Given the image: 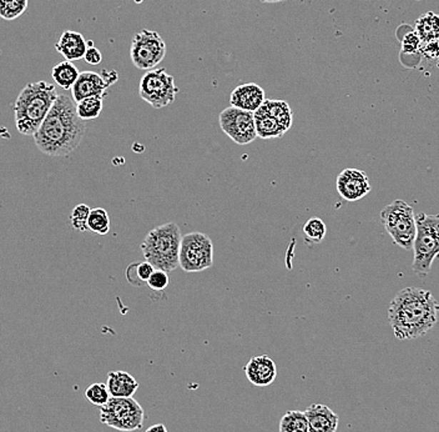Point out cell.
<instances>
[{
    "instance_id": "cell-1",
    "label": "cell",
    "mask_w": 439,
    "mask_h": 432,
    "mask_svg": "<svg viewBox=\"0 0 439 432\" xmlns=\"http://www.w3.org/2000/svg\"><path fill=\"white\" fill-rule=\"evenodd\" d=\"M85 133L86 126L76 113V103L71 96L61 94L33 138L43 154L56 158L78 149Z\"/></svg>"
},
{
    "instance_id": "cell-2",
    "label": "cell",
    "mask_w": 439,
    "mask_h": 432,
    "mask_svg": "<svg viewBox=\"0 0 439 432\" xmlns=\"http://www.w3.org/2000/svg\"><path fill=\"white\" fill-rule=\"evenodd\" d=\"M439 303L425 288H408L395 293L388 306V321L398 340H413L430 333L438 321Z\"/></svg>"
},
{
    "instance_id": "cell-3",
    "label": "cell",
    "mask_w": 439,
    "mask_h": 432,
    "mask_svg": "<svg viewBox=\"0 0 439 432\" xmlns=\"http://www.w3.org/2000/svg\"><path fill=\"white\" fill-rule=\"evenodd\" d=\"M58 96L54 85L43 80L25 85L13 105L15 126L20 134L34 136Z\"/></svg>"
},
{
    "instance_id": "cell-4",
    "label": "cell",
    "mask_w": 439,
    "mask_h": 432,
    "mask_svg": "<svg viewBox=\"0 0 439 432\" xmlns=\"http://www.w3.org/2000/svg\"><path fill=\"white\" fill-rule=\"evenodd\" d=\"M181 240L183 235L178 223H168L156 226L146 233L141 243L143 258L153 268L171 273L178 268Z\"/></svg>"
},
{
    "instance_id": "cell-5",
    "label": "cell",
    "mask_w": 439,
    "mask_h": 432,
    "mask_svg": "<svg viewBox=\"0 0 439 432\" xmlns=\"http://www.w3.org/2000/svg\"><path fill=\"white\" fill-rule=\"evenodd\" d=\"M415 233L412 268L417 275H428L432 263L439 256V215L420 213L415 216Z\"/></svg>"
},
{
    "instance_id": "cell-6",
    "label": "cell",
    "mask_w": 439,
    "mask_h": 432,
    "mask_svg": "<svg viewBox=\"0 0 439 432\" xmlns=\"http://www.w3.org/2000/svg\"><path fill=\"white\" fill-rule=\"evenodd\" d=\"M380 223L393 243L405 250H413L417 223L415 211L403 200H395L380 211Z\"/></svg>"
},
{
    "instance_id": "cell-7",
    "label": "cell",
    "mask_w": 439,
    "mask_h": 432,
    "mask_svg": "<svg viewBox=\"0 0 439 432\" xmlns=\"http://www.w3.org/2000/svg\"><path fill=\"white\" fill-rule=\"evenodd\" d=\"M143 418V408L133 398H110L108 403L100 408V421L118 431L140 430Z\"/></svg>"
},
{
    "instance_id": "cell-8",
    "label": "cell",
    "mask_w": 439,
    "mask_h": 432,
    "mask_svg": "<svg viewBox=\"0 0 439 432\" xmlns=\"http://www.w3.org/2000/svg\"><path fill=\"white\" fill-rule=\"evenodd\" d=\"M213 265V243L208 235L198 231L183 236L178 266L186 273H200Z\"/></svg>"
},
{
    "instance_id": "cell-9",
    "label": "cell",
    "mask_w": 439,
    "mask_h": 432,
    "mask_svg": "<svg viewBox=\"0 0 439 432\" xmlns=\"http://www.w3.org/2000/svg\"><path fill=\"white\" fill-rule=\"evenodd\" d=\"M138 94L153 109H163L175 101L178 88L173 75L168 74L166 69L158 68L143 75L138 85Z\"/></svg>"
},
{
    "instance_id": "cell-10",
    "label": "cell",
    "mask_w": 439,
    "mask_h": 432,
    "mask_svg": "<svg viewBox=\"0 0 439 432\" xmlns=\"http://www.w3.org/2000/svg\"><path fill=\"white\" fill-rule=\"evenodd\" d=\"M165 56L166 44L158 31L145 29L135 34L130 48V58L138 69H155Z\"/></svg>"
},
{
    "instance_id": "cell-11",
    "label": "cell",
    "mask_w": 439,
    "mask_h": 432,
    "mask_svg": "<svg viewBox=\"0 0 439 432\" xmlns=\"http://www.w3.org/2000/svg\"><path fill=\"white\" fill-rule=\"evenodd\" d=\"M218 121L222 131L237 145L251 144L257 139L255 114L251 111L230 106L222 110Z\"/></svg>"
},
{
    "instance_id": "cell-12",
    "label": "cell",
    "mask_w": 439,
    "mask_h": 432,
    "mask_svg": "<svg viewBox=\"0 0 439 432\" xmlns=\"http://www.w3.org/2000/svg\"><path fill=\"white\" fill-rule=\"evenodd\" d=\"M338 194L347 201L363 199L372 190L370 179L365 171L360 169H345L337 176L335 181Z\"/></svg>"
},
{
    "instance_id": "cell-13",
    "label": "cell",
    "mask_w": 439,
    "mask_h": 432,
    "mask_svg": "<svg viewBox=\"0 0 439 432\" xmlns=\"http://www.w3.org/2000/svg\"><path fill=\"white\" fill-rule=\"evenodd\" d=\"M110 84L104 76L95 71H83L80 73L74 86L71 88V98L75 103L91 96L104 98Z\"/></svg>"
},
{
    "instance_id": "cell-14",
    "label": "cell",
    "mask_w": 439,
    "mask_h": 432,
    "mask_svg": "<svg viewBox=\"0 0 439 432\" xmlns=\"http://www.w3.org/2000/svg\"><path fill=\"white\" fill-rule=\"evenodd\" d=\"M246 378L253 386L266 388L276 380V363L267 355H260L253 358L243 368Z\"/></svg>"
},
{
    "instance_id": "cell-15",
    "label": "cell",
    "mask_w": 439,
    "mask_h": 432,
    "mask_svg": "<svg viewBox=\"0 0 439 432\" xmlns=\"http://www.w3.org/2000/svg\"><path fill=\"white\" fill-rule=\"evenodd\" d=\"M265 100H266L265 90L262 89L260 85L248 83V84L238 85L236 89H233L230 96V104L238 109L256 113L265 103Z\"/></svg>"
},
{
    "instance_id": "cell-16",
    "label": "cell",
    "mask_w": 439,
    "mask_h": 432,
    "mask_svg": "<svg viewBox=\"0 0 439 432\" xmlns=\"http://www.w3.org/2000/svg\"><path fill=\"white\" fill-rule=\"evenodd\" d=\"M308 432H335L340 418L326 405L313 403L306 411Z\"/></svg>"
},
{
    "instance_id": "cell-17",
    "label": "cell",
    "mask_w": 439,
    "mask_h": 432,
    "mask_svg": "<svg viewBox=\"0 0 439 432\" xmlns=\"http://www.w3.org/2000/svg\"><path fill=\"white\" fill-rule=\"evenodd\" d=\"M55 49L64 56L68 61L84 59L85 53L88 50V41L83 34L73 30H66L59 41L55 44Z\"/></svg>"
},
{
    "instance_id": "cell-18",
    "label": "cell",
    "mask_w": 439,
    "mask_h": 432,
    "mask_svg": "<svg viewBox=\"0 0 439 432\" xmlns=\"http://www.w3.org/2000/svg\"><path fill=\"white\" fill-rule=\"evenodd\" d=\"M106 386L111 398H133L138 391V383L126 371H110Z\"/></svg>"
},
{
    "instance_id": "cell-19",
    "label": "cell",
    "mask_w": 439,
    "mask_h": 432,
    "mask_svg": "<svg viewBox=\"0 0 439 432\" xmlns=\"http://www.w3.org/2000/svg\"><path fill=\"white\" fill-rule=\"evenodd\" d=\"M258 113L268 115L272 119L277 120L283 129L288 131L291 129L293 123V114H292L290 105L285 100H265L261 108L257 110Z\"/></svg>"
},
{
    "instance_id": "cell-20",
    "label": "cell",
    "mask_w": 439,
    "mask_h": 432,
    "mask_svg": "<svg viewBox=\"0 0 439 432\" xmlns=\"http://www.w3.org/2000/svg\"><path fill=\"white\" fill-rule=\"evenodd\" d=\"M255 114V124H256L257 138L261 139H276L282 138L286 134V130L282 128L277 120L272 119L268 115L262 113H253Z\"/></svg>"
},
{
    "instance_id": "cell-21",
    "label": "cell",
    "mask_w": 439,
    "mask_h": 432,
    "mask_svg": "<svg viewBox=\"0 0 439 432\" xmlns=\"http://www.w3.org/2000/svg\"><path fill=\"white\" fill-rule=\"evenodd\" d=\"M80 71L71 61H61L55 65L51 70V76L55 83L64 90H71L76 80L79 78Z\"/></svg>"
},
{
    "instance_id": "cell-22",
    "label": "cell",
    "mask_w": 439,
    "mask_h": 432,
    "mask_svg": "<svg viewBox=\"0 0 439 432\" xmlns=\"http://www.w3.org/2000/svg\"><path fill=\"white\" fill-rule=\"evenodd\" d=\"M415 31L420 40L425 43H435L439 40V15L427 13L420 16L415 23Z\"/></svg>"
},
{
    "instance_id": "cell-23",
    "label": "cell",
    "mask_w": 439,
    "mask_h": 432,
    "mask_svg": "<svg viewBox=\"0 0 439 432\" xmlns=\"http://www.w3.org/2000/svg\"><path fill=\"white\" fill-rule=\"evenodd\" d=\"M280 432H308V420L302 411H288L280 421Z\"/></svg>"
},
{
    "instance_id": "cell-24",
    "label": "cell",
    "mask_w": 439,
    "mask_h": 432,
    "mask_svg": "<svg viewBox=\"0 0 439 432\" xmlns=\"http://www.w3.org/2000/svg\"><path fill=\"white\" fill-rule=\"evenodd\" d=\"M103 110V98L91 96L76 103V113L79 118L84 121L99 118L100 113Z\"/></svg>"
},
{
    "instance_id": "cell-25",
    "label": "cell",
    "mask_w": 439,
    "mask_h": 432,
    "mask_svg": "<svg viewBox=\"0 0 439 432\" xmlns=\"http://www.w3.org/2000/svg\"><path fill=\"white\" fill-rule=\"evenodd\" d=\"M326 223H323L320 218H311L307 220L306 223L303 225L305 240L310 245L322 243V240L326 236Z\"/></svg>"
},
{
    "instance_id": "cell-26",
    "label": "cell",
    "mask_w": 439,
    "mask_h": 432,
    "mask_svg": "<svg viewBox=\"0 0 439 432\" xmlns=\"http://www.w3.org/2000/svg\"><path fill=\"white\" fill-rule=\"evenodd\" d=\"M88 226L93 233L105 236L110 231V218L106 210L103 208L91 209L88 220Z\"/></svg>"
},
{
    "instance_id": "cell-27",
    "label": "cell",
    "mask_w": 439,
    "mask_h": 432,
    "mask_svg": "<svg viewBox=\"0 0 439 432\" xmlns=\"http://www.w3.org/2000/svg\"><path fill=\"white\" fill-rule=\"evenodd\" d=\"M29 0H0V18L14 20L24 14L28 9Z\"/></svg>"
},
{
    "instance_id": "cell-28",
    "label": "cell",
    "mask_w": 439,
    "mask_h": 432,
    "mask_svg": "<svg viewBox=\"0 0 439 432\" xmlns=\"http://www.w3.org/2000/svg\"><path fill=\"white\" fill-rule=\"evenodd\" d=\"M85 398H86V400H89L90 403H93L94 406L101 408V406L108 403L111 396H110L106 383H93V385H90L89 388H86Z\"/></svg>"
},
{
    "instance_id": "cell-29",
    "label": "cell",
    "mask_w": 439,
    "mask_h": 432,
    "mask_svg": "<svg viewBox=\"0 0 439 432\" xmlns=\"http://www.w3.org/2000/svg\"><path fill=\"white\" fill-rule=\"evenodd\" d=\"M90 209L88 205L79 204L75 206L73 211H71V216H70V223L71 226L78 230V231H86L89 230L88 226V220H89Z\"/></svg>"
},
{
    "instance_id": "cell-30",
    "label": "cell",
    "mask_w": 439,
    "mask_h": 432,
    "mask_svg": "<svg viewBox=\"0 0 439 432\" xmlns=\"http://www.w3.org/2000/svg\"><path fill=\"white\" fill-rule=\"evenodd\" d=\"M146 283H148V288L153 290V291H163V290H165L168 286V273L163 271V270L155 268V271L150 276Z\"/></svg>"
},
{
    "instance_id": "cell-31",
    "label": "cell",
    "mask_w": 439,
    "mask_h": 432,
    "mask_svg": "<svg viewBox=\"0 0 439 432\" xmlns=\"http://www.w3.org/2000/svg\"><path fill=\"white\" fill-rule=\"evenodd\" d=\"M153 271H155V268H153L151 263L146 261V260L143 261V263H138V278H140L143 283H148V280L150 278V276L153 275Z\"/></svg>"
},
{
    "instance_id": "cell-32",
    "label": "cell",
    "mask_w": 439,
    "mask_h": 432,
    "mask_svg": "<svg viewBox=\"0 0 439 432\" xmlns=\"http://www.w3.org/2000/svg\"><path fill=\"white\" fill-rule=\"evenodd\" d=\"M84 59L88 64L98 65L103 60V54H101V51L96 46H88Z\"/></svg>"
},
{
    "instance_id": "cell-33",
    "label": "cell",
    "mask_w": 439,
    "mask_h": 432,
    "mask_svg": "<svg viewBox=\"0 0 439 432\" xmlns=\"http://www.w3.org/2000/svg\"><path fill=\"white\" fill-rule=\"evenodd\" d=\"M126 278H128V283H133L135 286H141L143 281L138 278V263H133L126 268Z\"/></svg>"
},
{
    "instance_id": "cell-34",
    "label": "cell",
    "mask_w": 439,
    "mask_h": 432,
    "mask_svg": "<svg viewBox=\"0 0 439 432\" xmlns=\"http://www.w3.org/2000/svg\"><path fill=\"white\" fill-rule=\"evenodd\" d=\"M146 432H168V428L163 423H156L146 430Z\"/></svg>"
},
{
    "instance_id": "cell-35",
    "label": "cell",
    "mask_w": 439,
    "mask_h": 432,
    "mask_svg": "<svg viewBox=\"0 0 439 432\" xmlns=\"http://www.w3.org/2000/svg\"><path fill=\"white\" fill-rule=\"evenodd\" d=\"M261 3H267V4H272V3H280V1H283V0H260Z\"/></svg>"
},
{
    "instance_id": "cell-36",
    "label": "cell",
    "mask_w": 439,
    "mask_h": 432,
    "mask_svg": "<svg viewBox=\"0 0 439 432\" xmlns=\"http://www.w3.org/2000/svg\"><path fill=\"white\" fill-rule=\"evenodd\" d=\"M438 41H439V40H438Z\"/></svg>"
}]
</instances>
